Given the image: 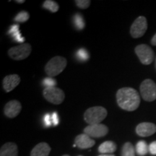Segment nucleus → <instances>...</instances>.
Returning <instances> with one entry per match:
<instances>
[{
  "mask_svg": "<svg viewBox=\"0 0 156 156\" xmlns=\"http://www.w3.org/2000/svg\"><path fill=\"white\" fill-rule=\"evenodd\" d=\"M116 101L123 110L133 112L140 104V97L137 91L132 87H123L117 91Z\"/></svg>",
  "mask_w": 156,
  "mask_h": 156,
  "instance_id": "f257e3e1",
  "label": "nucleus"
},
{
  "mask_svg": "<svg viewBox=\"0 0 156 156\" xmlns=\"http://www.w3.org/2000/svg\"><path fill=\"white\" fill-rule=\"evenodd\" d=\"M67 59L63 56H56L51 58L45 66V72L48 77H53L63 72L67 67Z\"/></svg>",
  "mask_w": 156,
  "mask_h": 156,
  "instance_id": "f03ea898",
  "label": "nucleus"
},
{
  "mask_svg": "<svg viewBox=\"0 0 156 156\" xmlns=\"http://www.w3.org/2000/svg\"><path fill=\"white\" fill-rule=\"evenodd\" d=\"M108 114L107 110L102 106H93L87 109L84 114V119L89 125L101 124Z\"/></svg>",
  "mask_w": 156,
  "mask_h": 156,
  "instance_id": "7ed1b4c3",
  "label": "nucleus"
},
{
  "mask_svg": "<svg viewBox=\"0 0 156 156\" xmlns=\"http://www.w3.org/2000/svg\"><path fill=\"white\" fill-rule=\"evenodd\" d=\"M140 93L145 101L152 102L156 99V84L151 79H146L140 85Z\"/></svg>",
  "mask_w": 156,
  "mask_h": 156,
  "instance_id": "20e7f679",
  "label": "nucleus"
},
{
  "mask_svg": "<svg viewBox=\"0 0 156 156\" xmlns=\"http://www.w3.org/2000/svg\"><path fill=\"white\" fill-rule=\"evenodd\" d=\"M43 95L46 101L54 105L61 104L65 98L64 91L56 87H45L43 91Z\"/></svg>",
  "mask_w": 156,
  "mask_h": 156,
  "instance_id": "39448f33",
  "label": "nucleus"
},
{
  "mask_svg": "<svg viewBox=\"0 0 156 156\" xmlns=\"http://www.w3.org/2000/svg\"><path fill=\"white\" fill-rule=\"evenodd\" d=\"M32 48L29 44H22L18 46L12 47L8 51V54L9 57L12 59L20 61V60L25 59L28 58L31 53Z\"/></svg>",
  "mask_w": 156,
  "mask_h": 156,
  "instance_id": "423d86ee",
  "label": "nucleus"
},
{
  "mask_svg": "<svg viewBox=\"0 0 156 156\" xmlns=\"http://www.w3.org/2000/svg\"><path fill=\"white\" fill-rule=\"evenodd\" d=\"M134 51L142 64L145 65H149L153 62L154 51L147 45H138L137 46H136Z\"/></svg>",
  "mask_w": 156,
  "mask_h": 156,
  "instance_id": "0eeeda50",
  "label": "nucleus"
},
{
  "mask_svg": "<svg viewBox=\"0 0 156 156\" xmlns=\"http://www.w3.org/2000/svg\"><path fill=\"white\" fill-rule=\"evenodd\" d=\"M147 29V19L143 16H140L132 23L130 28V34L134 38H138L144 36Z\"/></svg>",
  "mask_w": 156,
  "mask_h": 156,
  "instance_id": "6e6552de",
  "label": "nucleus"
},
{
  "mask_svg": "<svg viewBox=\"0 0 156 156\" xmlns=\"http://www.w3.org/2000/svg\"><path fill=\"white\" fill-rule=\"evenodd\" d=\"M108 132V127L102 124L88 125L84 129V133L87 134L90 137H103V136H106Z\"/></svg>",
  "mask_w": 156,
  "mask_h": 156,
  "instance_id": "1a4fd4ad",
  "label": "nucleus"
},
{
  "mask_svg": "<svg viewBox=\"0 0 156 156\" xmlns=\"http://www.w3.org/2000/svg\"><path fill=\"white\" fill-rule=\"evenodd\" d=\"M22 110L21 103L18 101L13 100L9 101L5 105L4 108V113L5 116L9 119H12L16 117Z\"/></svg>",
  "mask_w": 156,
  "mask_h": 156,
  "instance_id": "9d476101",
  "label": "nucleus"
},
{
  "mask_svg": "<svg viewBox=\"0 0 156 156\" xmlns=\"http://www.w3.org/2000/svg\"><path fill=\"white\" fill-rule=\"evenodd\" d=\"M156 132V125L151 122L140 123L136 127V133L140 136H149Z\"/></svg>",
  "mask_w": 156,
  "mask_h": 156,
  "instance_id": "9b49d317",
  "label": "nucleus"
},
{
  "mask_svg": "<svg viewBox=\"0 0 156 156\" xmlns=\"http://www.w3.org/2000/svg\"><path fill=\"white\" fill-rule=\"evenodd\" d=\"M20 83V77L17 75L6 76L3 80V87L6 92L9 93L14 90Z\"/></svg>",
  "mask_w": 156,
  "mask_h": 156,
  "instance_id": "f8f14e48",
  "label": "nucleus"
},
{
  "mask_svg": "<svg viewBox=\"0 0 156 156\" xmlns=\"http://www.w3.org/2000/svg\"><path fill=\"white\" fill-rule=\"evenodd\" d=\"M75 145L80 149H87L95 145V141L86 134H79L75 137Z\"/></svg>",
  "mask_w": 156,
  "mask_h": 156,
  "instance_id": "ddd939ff",
  "label": "nucleus"
},
{
  "mask_svg": "<svg viewBox=\"0 0 156 156\" xmlns=\"http://www.w3.org/2000/svg\"><path fill=\"white\" fill-rule=\"evenodd\" d=\"M50 151V146L46 142H41L32 150L30 156H48Z\"/></svg>",
  "mask_w": 156,
  "mask_h": 156,
  "instance_id": "4468645a",
  "label": "nucleus"
},
{
  "mask_svg": "<svg viewBox=\"0 0 156 156\" xmlns=\"http://www.w3.org/2000/svg\"><path fill=\"white\" fill-rule=\"evenodd\" d=\"M18 149L16 144L13 142H7L2 145L0 150V156H17Z\"/></svg>",
  "mask_w": 156,
  "mask_h": 156,
  "instance_id": "2eb2a0df",
  "label": "nucleus"
},
{
  "mask_svg": "<svg viewBox=\"0 0 156 156\" xmlns=\"http://www.w3.org/2000/svg\"><path fill=\"white\" fill-rule=\"evenodd\" d=\"M8 34L10 35L12 38L14 39L15 41L20 43L21 44H24L25 38L21 36L18 25H12L10 26L8 30Z\"/></svg>",
  "mask_w": 156,
  "mask_h": 156,
  "instance_id": "dca6fc26",
  "label": "nucleus"
},
{
  "mask_svg": "<svg viewBox=\"0 0 156 156\" xmlns=\"http://www.w3.org/2000/svg\"><path fill=\"white\" fill-rule=\"evenodd\" d=\"M116 151V145L112 141H106L99 146L98 151L100 153H113Z\"/></svg>",
  "mask_w": 156,
  "mask_h": 156,
  "instance_id": "f3484780",
  "label": "nucleus"
},
{
  "mask_svg": "<svg viewBox=\"0 0 156 156\" xmlns=\"http://www.w3.org/2000/svg\"><path fill=\"white\" fill-rule=\"evenodd\" d=\"M149 151V146L146 143L145 141L141 140L136 143V152L140 156L145 155Z\"/></svg>",
  "mask_w": 156,
  "mask_h": 156,
  "instance_id": "a211bd4d",
  "label": "nucleus"
},
{
  "mask_svg": "<svg viewBox=\"0 0 156 156\" xmlns=\"http://www.w3.org/2000/svg\"><path fill=\"white\" fill-rule=\"evenodd\" d=\"M122 156H135V149L130 142H126L123 145Z\"/></svg>",
  "mask_w": 156,
  "mask_h": 156,
  "instance_id": "6ab92c4d",
  "label": "nucleus"
},
{
  "mask_svg": "<svg viewBox=\"0 0 156 156\" xmlns=\"http://www.w3.org/2000/svg\"><path fill=\"white\" fill-rule=\"evenodd\" d=\"M73 23L76 28L77 30H83L85 28V20H84L83 17L82 16L81 14H75L73 17Z\"/></svg>",
  "mask_w": 156,
  "mask_h": 156,
  "instance_id": "aec40b11",
  "label": "nucleus"
},
{
  "mask_svg": "<svg viewBox=\"0 0 156 156\" xmlns=\"http://www.w3.org/2000/svg\"><path fill=\"white\" fill-rule=\"evenodd\" d=\"M43 7L47 10H49L51 12H56L59 9L58 5L56 2L52 1V0H46L43 4Z\"/></svg>",
  "mask_w": 156,
  "mask_h": 156,
  "instance_id": "412c9836",
  "label": "nucleus"
},
{
  "mask_svg": "<svg viewBox=\"0 0 156 156\" xmlns=\"http://www.w3.org/2000/svg\"><path fill=\"white\" fill-rule=\"evenodd\" d=\"M30 18V15L28 12L26 11H21L19 12L15 17V21L17 23H25L26 21L28 20Z\"/></svg>",
  "mask_w": 156,
  "mask_h": 156,
  "instance_id": "4be33fe9",
  "label": "nucleus"
},
{
  "mask_svg": "<svg viewBox=\"0 0 156 156\" xmlns=\"http://www.w3.org/2000/svg\"><path fill=\"white\" fill-rule=\"evenodd\" d=\"M77 58L81 62H86L89 59L90 55L85 48H80L77 51Z\"/></svg>",
  "mask_w": 156,
  "mask_h": 156,
  "instance_id": "5701e85b",
  "label": "nucleus"
},
{
  "mask_svg": "<svg viewBox=\"0 0 156 156\" xmlns=\"http://www.w3.org/2000/svg\"><path fill=\"white\" fill-rule=\"evenodd\" d=\"M43 85H44L45 87H56V81L54 78L48 77H46L43 80Z\"/></svg>",
  "mask_w": 156,
  "mask_h": 156,
  "instance_id": "b1692460",
  "label": "nucleus"
},
{
  "mask_svg": "<svg viewBox=\"0 0 156 156\" xmlns=\"http://www.w3.org/2000/svg\"><path fill=\"white\" fill-rule=\"evenodd\" d=\"M75 2L79 8L83 9L88 8L90 5V1H89V0H76Z\"/></svg>",
  "mask_w": 156,
  "mask_h": 156,
  "instance_id": "393cba45",
  "label": "nucleus"
},
{
  "mask_svg": "<svg viewBox=\"0 0 156 156\" xmlns=\"http://www.w3.org/2000/svg\"><path fill=\"white\" fill-rule=\"evenodd\" d=\"M44 125L46 126H50L51 125L52 120H51V116L49 114H46L44 116Z\"/></svg>",
  "mask_w": 156,
  "mask_h": 156,
  "instance_id": "a878e982",
  "label": "nucleus"
},
{
  "mask_svg": "<svg viewBox=\"0 0 156 156\" xmlns=\"http://www.w3.org/2000/svg\"><path fill=\"white\" fill-rule=\"evenodd\" d=\"M51 120H52V124H54V126H57L59 123V119H58V116L57 113L56 112H54L51 115Z\"/></svg>",
  "mask_w": 156,
  "mask_h": 156,
  "instance_id": "bb28decb",
  "label": "nucleus"
},
{
  "mask_svg": "<svg viewBox=\"0 0 156 156\" xmlns=\"http://www.w3.org/2000/svg\"><path fill=\"white\" fill-rule=\"evenodd\" d=\"M149 152L152 155H156V141H154L150 144Z\"/></svg>",
  "mask_w": 156,
  "mask_h": 156,
  "instance_id": "cd10ccee",
  "label": "nucleus"
},
{
  "mask_svg": "<svg viewBox=\"0 0 156 156\" xmlns=\"http://www.w3.org/2000/svg\"><path fill=\"white\" fill-rule=\"evenodd\" d=\"M151 44L153 45V46H156V34L154 35V36L151 39Z\"/></svg>",
  "mask_w": 156,
  "mask_h": 156,
  "instance_id": "c85d7f7f",
  "label": "nucleus"
},
{
  "mask_svg": "<svg viewBox=\"0 0 156 156\" xmlns=\"http://www.w3.org/2000/svg\"><path fill=\"white\" fill-rule=\"evenodd\" d=\"M98 156H115L114 155H110V154H101V155Z\"/></svg>",
  "mask_w": 156,
  "mask_h": 156,
  "instance_id": "c756f323",
  "label": "nucleus"
},
{
  "mask_svg": "<svg viewBox=\"0 0 156 156\" xmlns=\"http://www.w3.org/2000/svg\"><path fill=\"white\" fill-rule=\"evenodd\" d=\"M15 2L19 3V4H23L25 2V0H22V1H18V0H16V1H15Z\"/></svg>",
  "mask_w": 156,
  "mask_h": 156,
  "instance_id": "7c9ffc66",
  "label": "nucleus"
},
{
  "mask_svg": "<svg viewBox=\"0 0 156 156\" xmlns=\"http://www.w3.org/2000/svg\"><path fill=\"white\" fill-rule=\"evenodd\" d=\"M63 156H69V155H64Z\"/></svg>",
  "mask_w": 156,
  "mask_h": 156,
  "instance_id": "2f4dec72",
  "label": "nucleus"
},
{
  "mask_svg": "<svg viewBox=\"0 0 156 156\" xmlns=\"http://www.w3.org/2000/svg\"><path fill=\"white\" fill-rule=\"evenodd\" d=\"M155 66H156V61H155Z\"/></svg>",
  "mask_w": 156,
  "mask_h": 156,
  "instance_id": "473e14b6",
  "label": "nucleus"
},
{
  "mask_svg": "<svg viewBox=\"0 0 156 156\" xmlns=\"http://www.w3.org/2000/svg\"><path fill=\"white\" fill-rule=\"evenodd\" d=\"M79 156H82V155H79Z\"/></svg>",
  "mask_w": 156,
  "mask_h": 156,
  "instance_id": "72a5a7b5",
  "label": "nucleus"
}]
</instances>
